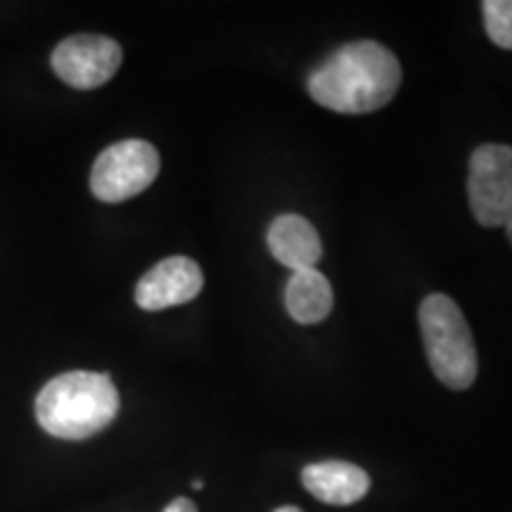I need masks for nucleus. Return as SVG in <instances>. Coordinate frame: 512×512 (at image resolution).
Returning a JSON list of instances; mask_svg holds the SVG:
<instances>
[{
	"label": "nucleus",
	"instance_id": "1",
	"mask_svg": "<svg viewBox=\"0 0 512 512\" xmlns=\"http://www.w3.org/2000/svg\"><path fill=\"white\" fill-rule=\"evenodd\" d=\"M401 86V64L375 41L342 46L309 76V93L325 110L370 114L389 105Z\"/></svg>",
	"mask_w": 512,
	"mask_h": 512
},
{
	"label": "nucleus",
	"instance_id": "2",
	"mask_svg": "<svg viewBox=\"0 0 512 512\" xmlns=\"http://www.w3.org/2000/svg\"><path fill=\"white\" fill-rule=\"evenodd\" d=\"M119 415V392L105 373L72 370L57 375L36 396V420L50 437L81 441L110 427Z\"/></svg>",
	"mask_w": 512,
	"mask_h": 512
},
{
	"label": "nucleus",
	"instance_id": "3",
	"mask_svg": "<svg viewBox=\"0 0 512 512\" xmlns=\"http://www.w3.org/2000/svg\"><path fill=\"white\" fill-rule=\"evenodd\" d=\"M420 330L437 380L456 392L472 387L477 377V347L460 306L446 294H430L420 304Z\"/></svg>",
	"mask_w": 512,
	"mask_h": 512
},
{
	"label": "nucleus",
	"instance_id": "4",
	"mask_svg": "<svg viewBox=\"0 0 512 512\" xmlns=\"http://www.w3.org/2000/svg\"><path fill=\"white\" fill-rule=\"evenodd\" d=\"M159 152L147 140H121L100 152L91 171V190L100 202L119 204L150 188L159 174Z\"/></svg>",
	"mask_w": 512,
	"mask_h": 512
},
{
	"label": "nucleus",
	"instance_id": "5",
	"mask_svg": "<svg viewBox=\"0 0 512 512\" xmlns=\"http://www.w3.org/2000/svg\"><path fill=\"white\" fill-rule=\"evenodd\" d=\"M467 197L479 226L505 228L512 221V147L479 145L470 157Z\"/></svg>",
	"mask_w": 512,
	"mask_h": 512
},
{
	"label": "nucleus",
	"instance_id": "6",
	"mask_svg": "<svg viewBox=\"0 0 512 512\" xmlns=\"http://www.w3.org/2000/svg\"><path fill=\"white\" fill-rule=\"evenodd\" d=\"M121 46L117 41L98 34H76L64 38L50 55V67L67 86L79 91H93L105 86L119 72Z\"/></svg>",
	"mask_w": 512,
	"mask_h": 512
},
{
	"label": "nucleus",
	"instance_id": "7",
	"mask_svg": "<svg viewBox=\"0 0 512 512\" xmlns=\"http://www.w3.org/2000/svg\"><path fill=\"white\" fill-rule=\"evenodd\" d=\"M204 287L202 268L188 256H169L150 268L136 287V304L143 311H164L188 304Z\"/></svg>",
	"mask_w": 512,
	"mask_h": 512
},
{
	"label": "nucleus",
	"instance_id": "8",
	"mask_svg": "<svg viewBox=\"0 0 512 512\" xmlns=\"http://www.w3.org/2000/svg\"><path fill=\"white\" fill-rule=\"evenodd\" d=\"M302 484L313 498L328 505H354L370 491L368 472L347 460L306 465Z\"/></svg>",
	"mask_w": 512,
	"mask_h": 512
},
{
	"label": "nucleus",
	"instance_id": "9",
	"mask_svg": "<svg viewBox=\"0 0 512 512\" xmlns=\"http://www.w3.org/2000/svg\"><path fill=\"white\" fill-rule=\"evenodd\" d=\"M266 240L271 254L292 273L304 271V268H316L320 254H323L318 230L299 214L278 216L268 228Z\"/></svg>",
	"mask_w": 512,
	"mask_h": 512
},
{
	"label": "nucleus",
	"instance_id": "10",
	"mask_svg": "<svg viewBox=\"0 0 512 512\" xmlns=\"http://www.w3.org/2000/svg\"><path fill=\"white\" fill-rule=\"evenodd\" d=\"M285 306L297 323H320L332 311V285L318 268L294 271L285 287Z\"/></svg>",
	"mask_w": 512,
	"mask_h": 512
},
{
	"label": "nucleus",
	"instance_id": "11",
	"mask_svg": "<svg viewBox=\"0 0 512 512\" xmlns=\"http://www.w3.org/2000/svg\"><path fill=\"white\" fill-rule=\"evenodd\" d=\"M484 27L498 48L512 50V0H484Z\"/></svg>",
	"mask_w": 512,
	"mask_h": 512
},
{
	"label": "nucleus",
	"instance_id": "12",
	"mask_svg": "<svg viewBox=\"0 0 512 512\" xmlns=\"http://www.w3.org/2000/svg\"><path fill=\"white\" fill-rule=\"evenodd\" d=\"M164 512H197V505L190 501V498H174L169 505H166Z\"/></svg>",
	"mask_w": 512,
	"mask_h": 512
},
{
	"label": "nucleus",
	"instance_id": "13",
	"mask_svg": "<svg viewBox=\"0 0 512 512\" xmlns=\"http://www.w3.org/2000/svg\"><path fill=\"white\" fill-rule=\"evenodd\" d=\"M275 512H302V510L294 508V505H283V508H278Z\"/></svg>",
	"mask_w": 512,
	"mask_h": 512
},
{
	"label": "nucleus",
	"instance_id": "14",
	"mask_svg": "<svg viewBox=\"0 0 512 512\" xmlns=\"http://www.w3.org/2000/svg\"><path fill=\"white\" fill-rule=\"evenodd\" d=\"M505 235H508V240H510V245H512V221L508 223V226H505Z\"/></svg>",
	"mask_w": 512,
	"mask_h": 512
},
{
	"label": "nucleus",
	"instance_id": "15",
	"mask_svg": "<svg viewBox=\"0 0 512 512\" xmlns=\"http://www.w3.org/2000/svg\"><path fill=\"white\" fill-rule=\"evenodd\" d=\"M192 489H197V491H202V489H204V484H202V479H197V482H192Z\"/></svg>",
	"mask_w": 512,
	"mask_h": 512
}]
</instances>
